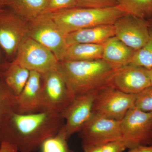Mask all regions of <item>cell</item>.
Returning a JSON list of instances; mask_svg holds the SVG:
<instances>
[{
	"label": "cell",
	"mask_w": 152,
	"mask_h": 152,
	"mask_svg": "<svg viewBox=\"0 0 152 152\" xmlns=\"http://www.w3.org/2000/svg\"><path fill=\"white\" fill-rule=\"evenodd\" d=\"M42 75L30 71L29 77L21 92L17 96L16 112L20 114L41 112Z\"/></svg>",
	"instance_id": "cell-14"
},
{
	"label": "cell",
	"mask_w": 152,
	"mask_h": 152,
	"mask_svg": "<svg viewBox=\"0 0 152 152\" xmlns=\"http://www.w3.org/2000/svg\"><path fill=\"white\" fill-rule=\"evenodd\" d=\"M148 72L149 76L151 81V84L152 86V67L149 69H148Z\"/></svg>",
	"instance_id": "cell-31"
},
{
	"label": "cell",
	"mask_w": 152,
	"mask_h": 152,
	"mask_svg": "<svg viewBox=\"0 0 152 152\" xmlns=\"http://www.w3.org/2000/svg\"><path fill=\"white\" fill-rule=\"evenodd\" d=\"M28 37L48 48L59 61H62L68 46L66 35L49 14H42L30 21Z\"/></svg>",
	"instance_id": "cell-6"
},
{
	"label": "cell",
	"mask_w": 152,
	"mask_h": 152,
	"mask_svg": "<svg viewBox=\"0 0 152 152\" xmlns=\"http://www.w3.org/2000/svg\"><path fill=\"white\" fill-rule=\"evenodd\" d=\"M103 48L104 45L73 44L68 46L62 61H87L102 59Z\"/></svg>",
	"instance_id": "cell-17"
},
{
	"label": "cell",
	"mask_w": 152,
	"mask_h": 152,
	"mask_svg": "<svg viewBox=\"0 0 152 152\" xmlns=\"http://www.w3.org/2000/svg\"><path fill=\"white\" fill-rule=\"evenodd\" d=\"M17 96L5 83L0 73V135L16 112Z\"/></svg>",
	"instance_id": "cell-20"
},
{
	"label": "cell",
	"mask_w": 152,
	"mask_h": 152,
	"mask_svg": "<svg viewBox=\"0 0 152 152\" xmlns=\"http://www.w3.org/2000/svg\"><path fill=\"white\" fill-rule=\"evenodd\" d=\"M115 36L114 25H102L69 33L66 40L68 46L76 44L104 45Z\"/></svg>",
	"instance_id": "cell-15"
},
{
	"label": "cell",
	"mask_w": 152,
	"mask_h": 152,
	"mask_svg": "<svg viewBox=\"0 0 152 152\" xmlns=\"http://www.w3.org/2000/svg\"><path fill=\"white\" fill-rule=\"evenodd\" d=\"M47 1L48 0H4V5L28 22L43 14Z\"/></svg>",
	"instance_id": "cell-18"
},
{
	"label": "cell",
	"mask_w": 152,
	"mask_h": 152,
	"mask_svg": "<svg viewBox=\"0 0 152 152\" xmlns=\"http://www.w3.org/2000/svg\"><path fill=\"white\" fill-rule=\"evenodd\" d=\"M79 7L103 9L118 5V0H77Z\"/></svg>",
	"instance_id": "cell-26"
},
{
	"label": "cell",
	"mask_w": 152,
	"mask_h": 152,
	"mask_svg": "<svg viewBox=\"0 0 152 152\" xmlns=\"http://www.w3.org/2000/svg\"><path fill=\"white\" fill-rule=\"evenodd\" d=\"M77 7V0H48L43 14H51Z\"/></svg>",
	"instance_id": "cell-25"
},
{
	"label": "cell",
	"mask_w": 152,
	"mask_h": 152,
	"mask_svg": "<svg viewBox=\"0 0 152 152\" xmlns=\"http://www.w3.org/2000/svg\"><path fill=\"white\" fill-rule=\"evenodd\" d=\"M98 91L76 96L61 113L68 139L79 133L93 115V104Z\"/></svg>",
	"instance_id": "cell-11"
},
{
	"label": "cell",
	"mask_w": 152,
	"mask_h": 152,
	"mask_svg": "<svg viewBox=\"0 0 152 152\" xmlns=\"http://www.w3.org/2000/svg\"><path fill=\"white\" fill-rule=\"evenodd\" d=\"M64 122L61 114L14 113L0 135V144L7 142L18 152H35L46 140L58 134Z\"/></svg>",
	"instance_id": "cell-1"
},
{
	"label": "cell",
	"mask_w": 152,
	"mask_h": 152,
	"mask_svg": "<svg viewBox=\"0 0 152 152\" xmlns=\"http://www.w3.org/2000/svg\"><path fill=\"white\" fill-rule=\"evenodd\" d=\"M64 125L56 135L47 139L41 146V152H73L69 148Z\"/></svg>",
	"instance_id": "cell-23"
},
{
	"label": "cell",
	"mask_w": 152,
	"mask_h": 152,
	"mask_svg": "<svg viewBox=\"0 0 152 152\" xmlns=\"http://www.w3.org/2000/svg\"><path fill=\"white\" fill-rule=\"evenodd\" d=\"M136 51L115 36L104 44L102 59L122 67L132 63Z\"/></svg>",
	"instance_id": "cell-16"
},
{
	"label": "cell",
	"mask_w": 152,
	"mask_h": 152,
	"mask_svg": "<svg viewBox=\"0 0 152 152\" xmlns=\"http://www.w3.org/2000/svg\"><path fill=\"white\" fill-rule=\"evenodd\" d=\"M121 121L93 114L78 133L83 150L102 146L122 139Z\"/></svg>",
	"instance_id": "cell-8"
},
{
	"label": "cell",
	"mask_w": 152,
	"mask_h": 152,
	"mask_svg": "<svg viewBox=\"0 0 152 152\" xmlns=\"http://www.w3.org/2000/svg\"><path fill=\"white\" fill-rule=\"evenodd\" d=\"M122 139L130 148L152 145V113H145L134 107L121 121Z\"/></svg>",
	"instance_id": "cell-9"
},
{
	"label": "cell",
	"mask_w": 152,
	"mask_h": 152,
	"mask_svg": "<svg viewBox=\"0 0 152 152\" xmlns=\"http://www.w3.org/2000/svg\"><path fill=\"white\" fill-rule=\"evenodd\" d=\"M30 71L21 66L11 63L1 73L5 83L16 96L23 89Z\"/></svg>",
	"instance_id": "cell-19"
},
{
	"label": "cell",
	"mask_w": 152,
	"mask_h": 152,
	"mask_svg": "<svg viewBox=\"0 0 152 152\" xmlns=\"http://www.w3.org/2000/svg\"><path fill=\"white\" fill-rule=\"evenodd\" d=\"M12 63L44 75L58 69L59 61L48 48L28 37L21 43Z\"/></svg>",
	"instance_id": "cell-4"
},
{
	"label": "cell",
	"mask_w": 152,
	"mask_h": 152,
	"mask_svg": "<svg viewBox=\"0 0 152 152\" xmlns=\"http://www.w3.org/2000/svg\"><path fill=\"white\" fill-rule=\"evenodd\" d=\"M127 13L120 6L107 8L75 7L49 14L63 33L105 25H114Z\"/></svg>",
	"instance_id": "cell-3"
},
{
	"label": "cell",
	"mask_w": 152,
	"mask_h": 152,
	"mask_svg": "<svg viewBox=\"0 0 152 152\" xmlns=\"http://www.w3.org/2000/svg\"><path fill=\"white\" fill-rule=\"evenodd\" d=\"M136 94H126L111 86L99 90L93 107V113L121 121L134 105Z\"/></svg>",
	"instance_id": "cell-7"
},
{
	"label": "cell",
	"mask_w": 152,
	"mask_h": 152,
	"mask_svg": "<svg viewBox=\"0 0 152 152\" xmlns=\"http://www.w3.org/2000/svg\"><path fill=\"white\" fill-rule=\"evenodd\" d=\"M0 152H18L16 148L7 142H2L0 144Z\"/></svg>",
	"instance_id": "cell-28"
},
{
	"label": "cell",
	"mask_w": 152,
	"mask_h": 152,
	"mask_svg": "<svg viewBox=\"0 0 152 152\" xmlns=\"http://www.w3.org/2000/svg\"><path fill=\"white\" fill-rule=\"evenodd\" d=\"M148 20L127 13L114 24L115 37L137 51L142 48L148 41Z\"/></svg>",
	"instance_id": "cell-12"
},
{
	"label": "cell",
	"mask_w": 152,
	"mask_h": 152,
	"mask_svg": "<svg viewBox=\"0 0 152 152\" xmlns=\"http://www.w3.org/2000/svg\"><path fill=\"white\" fill-rule=\"evenodd\" d=\"M4 5V0H0V11L3 10Z\"/></svg>",
	"instance_id": "cell-32"
},
{
	"label": "cell",
	"mask_w": 152,
	"mask_h": 152,
	"mask_svg": "<svg viewBox=\"0 0 152 152\" xmlns=\"http://www.w3.org/2000/svg\"><path fill=\"white\" fill-rule=\"evenodd\" d=\"M127 148H130L129 144L122 139L102 146V152H123Z\"/></svg>",
	"instance_id": "cell-27"
},
{
	"label": "cell",
	"mask_w": 152,
	"mask_h": 152,
	"mask_svg": "<svg viewBox=\"0 0 152 152\" xmlns=\"http://www.w3.org/2000/svg\"><path fill=\"white\" fill-rule=\"evenodd\" d=\"M28 37V22L12 11H0V46L7 56L16 54L19 46Z\"/></svg>",
	"instance_id": "cell-10"
},
{
	"label": "cell",
	"mask_w": 152,
	"mask_h": 152,
	"mask_svg": "<svg viewBox=\"0 0 152 152\" xmlns=\"http://www.w3.org/2000/svg\"><path fill=\"white\" fill-rule=\"evenodd\" d=\"M120 67L100 59L61 61H59L58 69L75 97L110 86L114 74Z\"/></svg>",
	"instance_id": "cell-2"
},
{
	"label": "cell",
	"mask_w": 152,
	"mask_h": 152,
	"mask_svg": "<svg viewBox=\"0 0 152 152\" xmlns=\"http://www.w3.org/2000/svg\"><path fill=\"white\" fill-rule=\"evenodd\" d=\"M110 86L126 94H137L152 85L148 69L130 63L116 71Z\"/></svg>",
	"instance_id": "cell-13"
},
{
	"label": "cell",
	"mask_w": 152,
	"mask_h": 152,
	"mask_svg": "<svg viewBox=\"0 0 152 152\" xmlns=\"http://www.w3.org/2000/svg\"><path fill=\"white\" fill-rule=\"evenodd\" d=\"M128 14L148 20L152 18V0H118Z\"/></svg>",
	"instance_id": "cell-21"
},
{
	"label": "cell",
	"mask_w": 152,
	"mask_h": 152,
	"mask_svg": "<svg viewBox=\"0 0 152 152\" xmlns=\"http://www.w3.org/2000/svg\"><path fill=\"white\" fill-rule=\"evenodd\" d=\"M0 69H1V66H0ZM0 73H1V71H0Z\"/></svg>",
	"instance_id": "cell-33"
},
{
	"label": "cell",
	"mask_w": 152,
	"mask_h": 152,
	"mask_svg": "<svg viewBox=\"0 0 152 152\" xmlns=\"http://www.w3.org/2000/svg\"><path fill=\"white\" fill-rule=\"evenodd\" d=\"M102 146L94 147L87 149L84 150V152H102Z\"/></svg>",
	"instance_id": "cell-30"
},
{
	"label": "cell",
	"mask_w": 152,
	"mask_h": 152,
	"mask_svg": "<svg viewBox=\"0 0 152 152\" xmlns=\"http://www.w3.org/2000/svg\"><path fill=\"white\" fill-rule=\"evenodd\" d=\"M127 152H152V145L134 147L129 149Z\"/></svg>",
	"instance_id": "cell-29"
},
{
	"label": "cell",
	"mask_w": 152,
	"mask_h": 152,
	"mask_svg": "<svg viewBox=\"0 0 152 152\" xmlns=\"http://www.w3.org/2000/svg\"><path fill=\"white\" fill-rule=\"evenodd\" d=\"M134 107L142 111L152 113V86L136 94Z\"/></svg>",
	"instance_id": "cell-24"
},
{
	"label": "cell",
	"mask_w": 152,
	"mask_h": 152,
	"mask_svg": "<svg viewBox=\"0 0 152 152\" xmlns=\"http://www.w3.org/2000/svg\"><path fill=\"white\" fill-rule=\"evenodd\" d=\"M75 97L58 69L42 75L41 112L61 114Z\"/></svg>",
	"instance_id": "cell-5"
},
{
	"label": "cell",
	"mask_w": 152,
	"mask_h": 152,
	"mask_svg": "<svg viewBox=\"0 0 152 152\" xmlns=\"http://www.w3.org/2000/svg\"><path fill=\"white\" fill-rule=\"evenodd\" d=\"M148 22V39L142 48L136 51L131 63L149 69L152 67V18Z\"/></svg>",
	"instance_id": "cell-22"
}]
</instances>
